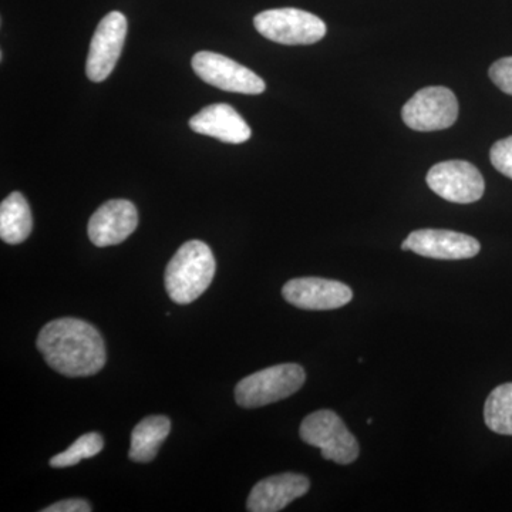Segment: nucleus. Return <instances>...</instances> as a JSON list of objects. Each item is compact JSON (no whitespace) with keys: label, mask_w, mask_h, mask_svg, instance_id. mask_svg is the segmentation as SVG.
Here are the masks:
<instances>
[{"label":"nucleus","mask_w":512,"mask_h":512,"mask_svg":"<svg viewBox=\"0 0 512 512\" xmlns=\"http://www.w3.org/2000/svg\"><path fill=\"white\" fill-rule=\"evenodd\" d=\"M104 447V440L100 434L87 433L79 437L76 443L67 448L63 453L50 458V466L55 468H66L76 466L86 458L97 456Z\"/></svg>","instance_id":"a211bd4d"},{"label":"nucleus","mask_w":512,"mask_h":512,"mask_svg":"<svg viewBox=\"0 0 512 512\" xmlns=\"http://www.w3.org/2000/svg\"><path fill=\"white\" fill-rule=\"evenodd\" d=\"M127 36V19L123 13L111 12L104 16L94 32L87 56V77L101 83L116 67Z\"/></svg>","instance_id":"1a4fd4ad"},{"label":"nucleus","mask_w":512,"mask_h":512,"mask_svg":"<svg viewBox=\"0 0 512 512\" xmlns=\"http://www.w3.org/2000/svg\"><path fill=\"white\" fill-rule=\"evenodd\" d=\"M171 431V421L165 416H150L141 420L131 433L128 457L136 463H150L156 458L158 448Z\"/></svg>","instance_id":"2eb2a0df"},{"label":"nucleus","mask_w":512,"mask_h":512,"mask_svg":"<svg viewBox=\"0 0 512 512\" xmlns=\"http://www.w3.org/2000/svg\"><path fill=\"white\" fill-rule=\"evenodd\" d=\"M495 170L512 180V136L497 141L490 151Z\"/></svg>","instance_id":"6ab92c4d"},{"label":"nucleus","mask_w":512,"mask_h":512,"mask_svg":"<svg viewBox=\"0 0 512 512\" xmlns=\"http://www.w3.org/2000/svg\"><path fill=\"white\" fill-rule=\"evenodd\" d=\"M192 69L205 83L224 92L261 94L266 89L264 80L258 74L218 53H197L192 57Z\"/></svg>","instance_id":"0eeeda50"},{"label":"nucleus","mask_w":512,"mask_h":512,"mask_svg":"<svg viewBox=\"0 0 512 512\" xmlns=\"http://www.w3.org/2000/svg\"><path fill=\"white\" fill-rule=\"evenodd\" d=\"M488 74H490V79L493 80V83L501 92L512 96V57H504V59L497 60L490 67Z\"/></svg>","instance_id":"aec40b11"},{"label":"nucleus","mask_w":512,"mask_h":512,"mask_svg":"<svg viewBox=\"0 0 512 512\" xmlns=\"http://www.w3.org/2000/svg\"><path fill=\"white\" fill-rule=\"evenodd\" d=\"M311 488L302 474L285 473L259 481L249 494L247 510L251 512H278L301 498Z\"/></svg>","instance_id":"ddd939ff"},{"label":"nucleus","mask_w":512,"mask_h":512,"mask_svg":"<svg viewBox=\"0 0 512 512\" xmlns=\"http://www.w3.org/2000/svg\"><path fill=\"white\" fill-rule=\"evenodd\" d=\"M403 251H413L424 258L458 261L478 255L481 245L476 238L447 229H419L414 231L402 245Z\"/></svg>","instance_id":"9b49d317"},{"label":"nucleus","mask_w":512,"mask_h":512,"mask_svg":"<svg viewBox=\"0 0 512 512\" xmlns=\"http://www.w3.org/2000/svg\"><path fill=\"white\" fill-rule=\"evenodd\" d=\"M138 225L136 205L127 200H111L101 205L90 218L89 238L96 247L119 245L126 241Z\"/></svg>","instance_id":"f8f14e48"},{"label":"nucleus","mask_w":512,"mask_h":512,"mask_svg":"<svg viewBox=\"0 0 512 512\" xmlns=\"http://www.w3.org/2000/svg\"><path fill=\"white\" fill-rule=\"evenodd\" d=\"M301 439L309 446L320 448L325 460L348 466L360 454L359 443L346 424L332 410H319L302 421Z\"/></svg>","instance_id":"20e7f679"},{"label":"nucleus","mask_w":512,"mask_h":512,"mask_svg":"<svg viewBox=\"0 0 512 512\" xmlns=\"http://www.w3.org/2000/svg\"><path fill=\"white\" fill-rule=\"evenodd\" d=\"M92 507L86 500L80 498H72V500L60 501L50 505V507L43 508L42 512H90Z\"/></svg>","instance_id":"412c9836"},{"label":"nucleus","mask_w":512,"mask_h":512,"mask_svg":"<svg viewBox=\"0 0 512 512\" xmlns=\"http://www.w3.org/2000/svg\"><path fill=\"white\" fill-rule=\"evenodd\" d=\"M431 191L443 200L456 204H471L481 200L485 183L476 165L468 161H444L434 165L426 177Z\"/></svg>","instance_id":"6e6552de"},{"label":"nucleus","mask_w":512,"mask_h":512,"mask_svg":"<svg viewBox=\"0 0 512 512\" xmlns=\"http://www.w3.org/2000/svg\"><path fill=\"white\" fill-rule=\"evenodd\" d=\"M484 421L488 429L512 436V383L495 387L484 404Z\"/></svg>","instance_id":"f3484780"},{"label":"nucleus","mask_w":512,"mask_h":512,"mask_svg":"<svg viewBox=\"0 0 512 512\" xmlns=\"http://www.w3.org/2000/svg\"><path fill=\"white\" fill-rule=\"evenodd\" d=\"M37 349L47 365L67 377L93 376L106 365V343L99 330L80 319L47 323L40 330Z\"/></svg>","instance_id":"f257e3e1"},{"label":"nucleus","mask_w":512,"mask_h":512,"mask_svg":"<svg viewBox=\"0 0 512 512\" xmlns=\"http://www.w3.org/2000/svg\"><path fill=\"white\" fill-rule=\"evenodd\" d=\"M305 380V370L296 363L268 367L242 379L235 387V400L245 409L268 406L291 397Z\"/></svg>","instance_id":"7ed1b4c3"},{"label":"nucleus","mask_w":512,"mask_h":512,"mask_svg":"<svg viewBox=\"0 0 512 512\" xmlns=\"http://www.w3.org/2000/svg\"><path fill=\"white\" fill-rule=\"evenodd\" d=\"M190 127L202 136L214 137L222 143L242 144L251 137V128L229 104H211L190 120Z\"/></svg>","instance_id":"4468645a"},{"label":"nucleus","mask_w":512,"mask_h":512,"mask_svg":"<svg viewBox=\"0 0 512 512\" xmlns=\"http://www.w3.org/2000/svg\"><path fill=\"white\" fill-rule=\"evenodd\" d=\"M285 301L303 311H333L348 305L353 291L343 282L323 278H296L282 289Z\"/></svg>","instance_id":"9d476101"},{"label":"nucleus","mask_w":512,"mask_h":512,"mask_svg":"<svg viewBox=\"0 0 512 512\" xmlns=\"http://www.w3.org/2000/svg\"><path fill=\"white\" fill-rule=\"evenodd\" d=\"M402 117L412 130H446L457 121V97L447 87H426L404 104Z\"/></svg>","instance_id":"423d86ee"},{"label":"nucleus","mask_w":512,"mask_h":512,"mask_svg":"<svg viewBox=\"0 0 512 512\" xmlns=\"http://www.w3.org/2000/svg\"><path fill=\"white\" fill-rule=\"evenodd\" d=\"M215 268L214 254L205 242H185L165 269V291L178 305L197 301L210 288Z\"/></svg>","instance_id":"f03ea898"},{"label":"nucleus","mask_w":512,"mask_h":512,"mask_svg":"<svg viewBox=\"0 0 512 512\" xmlns=\"http://www.w3.org/2000/svg\"><path fill=\"white\" fill-rule=\"evenodd\" d=\"M32 212L20 192H12L0 205V238L10 245L25 242L32 232Z\"/></svg>","instance_id":"dca6fc26"},{"label":"nucleus","mask_w":512,"mask_h":512,"mask_svg":"<svg viewBox=\"0 0 512 512\" xmlns=\"http://www.w3.org/2000/svg\"><path fill=\"white\" fill-rule=\"evenodd\" d=\"M255 29L266 39L281 45H313L325 37V22L301 9H271L254 19Z\"/></svg>","instance_id":"39448f33"}]
</instances>
